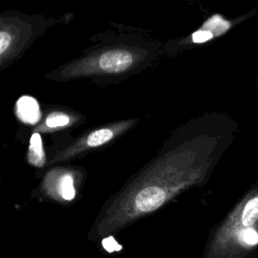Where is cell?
I'll list each match as a JSON object with an SVG mask.
<instances>
[{
  "mask_svg": "<svg viewBox=\"0 0 258 258\" xmlns=\"http://www.w3.org/2000/svg\"><path fill=\"white\" fill-rule=\"evenodd\" d=\"M102 245L108 252H115L121 249V246L114 240L113 237L104 238L102 241Z\"/></svg>",
  "mask_w": 258,
  "mask_h": 258,
  "instance_id": "cell-10",
  "label": "cell"
},
{
  "mask_svg": "<svg viewBox=\"0 0 258 258\" xmlns=\"http://www.w3.org/2000/svg\"><path fill=\"white\" fill-rule=\"evenodd\" d=\"M87 169L73 164L51 166L44 170L32 197L58 204H71L78 200L85 186Z\"/></svg>",
  "mask_w": 258,
  "mask_h": 258,
  "instance_id": "cell-6",
  "label": "cell"
},
{
  "mask_svg": "<svg viewBox=\"0 0 258 258\" xmlns=\"http://www.w3.org/2000/svg\"><path fill=\"white\" fill-rule=\"evenodd\" d=\"M87 117L80 111L62 105L46 106L31 129V133L59 134L84 124Z\"/></svg>",
  "mask_w": 258,
  "mask_h": 258,
  "instance_id": "cell-7",
  "label": "cell"
},
{
  "mask_svg": "<svg viewBox=\"0 0 258 258\" xmlns=\"http://www.w3.org/2000/svg\"><path fill=\"white\" fill-rule=\"evenodd\" d=\"M258 245V196L243 202L215 233L209 258H244Z\"/></svg>",
  "mask_w": 258,
  "mask_h": 258,
  "instance_id": "cell-4",
  "label": "cell"
},
{
  "mask_svg": "<svg viewBox=\"0 0 258 258\" xmlns=\"http://www.w3.org/2000/svg\"><path fill=\"white\" fill-rule=\"evenodd\" d=\"M140 118H127L108 122L88 130L77 137L67 134L56 135L53 138V149L47 157L46 168L55 165L70 164L75 159L114 143L117 139L132 130Z\"/></svg>",
  "mask_w": 258,
  "mask_h": 258,
  "instance_id": "cell-5",
  "label": "cell"
},
{
  "mask_svg": "<svg viewBox=\"0 0 258 258\" xmlns=\"http://www.w3.org/2000/svg\"><path fill=\"white\" fill-rule=\"evenodd\" d=\"M73 20L71 12L60 15L32 14L12 9L0 12V71L18 61L51 27Z\"/></svg>",
  "mask_w": 258,
  "mask_h": 258,
  "instance_id": "cell-3",
  "label": "cell"
},
{
  "mask_svg": "<svg viewBox=\"0 0 258 258\" xmlns=\"http://www.w3.org/2000/svg\"><path fill=\"white\" fill-rule=\"evenodd\" d=\"M175 131L160 151L132 174L102 207L94 226L98 235L119 230L169 202L201 175L187 139Z\"/></svg>",
  "mask_w": 258,
  "mask_h": 258,
  "instance_id": "cell-1",
  "label": "cell"
},
{
  "mask_svg": "<svg viewBox=\"0 0 258 258\" xmlns=\"http://www.w3.org/2000/svg\"><path fill=\"white\" fill-rule=\"evenodd\" d=\"M27 162L38 169L46 168L47 157L43 149V144L41 140V135L38 133H31L29 139V145L26 154Z\"/></svg>",
  "mask_w": 258,
  "mask_h": 258,
  "instance_id": "cell-8",
  "label": "cell"
},
{
  "mask_svg": "<svg viewBox=\"0 0 258 258\" xmlns=\"http://www.w3.org/2000/svg\"><path fill=\"white\" fill-rule=\"evenodd\" d=\"M88 39L94 43L44 78L55 83L85 80L98 86L115 85L148 69L160 51L159 42L147 31L122 23L111 22L110 28Z\"/></svg>",
  "mask_w": 258,
  "mask_h": 258,
  "instance_id": "cell-2",
  "label": "cell"
},
{
  "mask_svg": "<svg viewBox=\"0 0 258 258\" xmlns=\"http://www.w3.org/2000/svg\"><path fill=\"white\" fill-rule=\"evenodd\" d=\"M213 33H211L210 31L206 30V29H201L196 31L192 34V41L194 42H205L209 39H211L213 37Z\"/></svg>",
  "mask_w": 258,
  "mask_h": 258,
  "instance_id": "cell-9",
  "label": "cell"
}]
</instances>
